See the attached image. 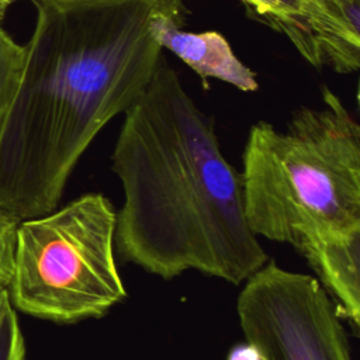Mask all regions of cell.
I'll list each match as a JSON object with an SVG mask.
<instances>
[{
    "label": "cell",
    "instance_id": "9c48e42d",
    "mask_svg": "<svg viewBox=\"0 0 360 360\" xmlns=\"http://www.w3.org/2000/svg\"><path fill=\"white\" fill-rule=\"evenodd\" d=\"M17 222L13 217L0 211V287H7L10 281Z\"/></svg>",
    "mask_w": 360,
    "mask_h": 360
},
{
    "label": "cell",
    "instance_id": "8992f818",
    "mask_svg": "<svg viewBox=\"0 0 360 360\" xmlns=\"http://www.w3.org/2000/svg\"><path fill=\"white\" fill-rule=\"evenodd\" d=\"M184 10L155 15L150 31L162 48H167L202 79L214 77L242 91L259 87L256 75L239 60L229 42L217 31L191 32L181 28Z\"/></svg>",
    "mask_w": 360,
    "mask_h": 360
},
{
    "label": "cell",
    "instance_id": "277c9868",
    "mask_svg": "<svg viewBox=\"0 0 360 360\" xmlns=\"http://www.w3.org/2000/svg\"><path fill=\"white\" fill-rule=\"evenodd\" d=\"M117 211L86 193L17 222L8 297L15 311L55 323L104 316L127 298L114 256Z\"/></svg>",
    "mask_w": 360,
    "mask_h": 360
},
{
    "label": "cell",
    "instance_id": "52a82bcc",
    "mask_svg": "<svg viewBox=\"0 0 360 360\" xmlns=\"http://www.w3.org/2000/svg\"><path fill=\"white\" fill-rule=\"evenodd\" d=\"M259 21L284 34L297 51L315 68H322L319 51L335 25L332 0L307 3L304 0H242Z\"/></svg>",
    "mask_w": 360,
    "mask_h": 360
},
{
    "label": "cell",
    "instance_id": "7c38bea8",
    "mask_svg": "<svg viewBox=\"0 0 360 360\" xmlns=\"http://www.w3.org/2000/svg\"><path fill=\"white\" fill-rule=\"evenodd\" d=\"M17 311L14 309L10 297H8V290L6 285L0 287V333L6 323L10 321L11 316H14Z\"/></svg>",
    "mask_w": 360,
    "mask_h": 360
},
{
    "label": "cell",
    "instance_id": "5b68a950",
    "mask_svg": "<svg viewBox=\"0 0 360 360\" xmlns=\"http://www.w3.org/2000/svg\"><path fill=\"white\" fill-rule=\"evenodd\" d=\"M236 314L263 360H353L343 319L319 281L274 259L245 281Z\"/></svg>",
    "mask_w": 360,
    "mask_h": 360
},
{
    "label": "cell",
    "instance_id": "8fae6325",
    "mask_svg": "<svg viewBox=\"0 0 360 360\" xmlns=\"http://www.w3.org/2000/svg\"><path fill=\"white\" fill-rule=\"evenodd\" d=\"M226 360H263V359L259 354V352L256 350V347L246 342L243 345L233 346L232 350L229 352Z\"/></svg>",
    "mask_w": 360,
    "mask_h": 360
},
{
    "label": "cell",
    "instance_id": "30bf717a",
    "mask_svg": "<svg viewBox=\"0 0 360 360\" xmlns=\"http://www.w3.org/2000/svg\"><path fill=\"white\" fill-rule=\"evenodd\" d=\"M0 360H25V343L17 314L0 333Z\"/></svg>",
    "mask_w": 360,
    "mask_h": 360
},
{
    "label": "cell",
    "instance_id": "ba28073f",
    "mask_svg": "<svg viewBox=\"0 0 360 360\" xmlns=\"http://www.w3.org/2000/svg\"><path fill=\"white\" fill-rule=\"evenodd\" d=\"M25 45L0 27V128L18 93L25 66Z\"/></svg>",
    "mask_w": 360,
    "mask_h": 360
},
{
    "label": "cell",
    "instance_id": "3957f363",
    "mask_svg": "<svg viewBox=\"0 0 360 360\" xmlns=\"http://www.w3.org/2000/svg\"><path fill=\"white\" fill-rule=\"evenodd\" d=\"M252 232L288 243L353 332L360 326V125L322 89L319 107L294 111L284 131L259 121L242 155Z\"/></svg>",
    "mask_w": 360,
    "mask_h": 360
},
{
    "label": "cell",
    "instance_id": "7a4b0ae2",
    "mask_svg": "<svg viewBox=\"0 0 360 360\" xmlns=\"http://www.w3.org/2000/svg\"><path fill=\"white\" fill-rule=\"evenodd\" d=\"M111 169L124 191L114 246L125 262L163 280L195 270L239 285L269 260L245 215L240 173L163 55L124 112Z\"/></svg>",
    "mask_w": 360,
    "mask_h": 360
},
{
    "label": "cell",
    "instance_id": "5bb4252c",
    "mask_svg": "<svg viewBox=\"0 0 360 360\" xmlns=\"http://www.w3.org/2000/svg\"><path fill=\"white\" fill-rule=\"evenodd\" d=\"M304 1H307V3H323L325 0H304Z\"/></svg>",
    "mask_w": 360,
    "mask_h": 360
},
{
    "label": "cell",
    "instance_id": "6da1fadb",
    "mask_svg": "<svg viewBox=\"0 0 360 360\" xmlns=\"http://www.w3.org/2000/svg\"><path fill=\"white\" fill-rule=\"evenodd\" d=\"M18 93L0 128V211L15 221L55 210L82 155L158 69L155 15L183 0H32Z\"/></svg>",
    "mask_w": 360,
    "mask_h": 360
},
{
    "label": "cell",
    "instance_id": "4fadbf2b",
    "mask_svg": "<svg viewBox=\"0 0 360 360\" xmlns=\"http://www.w3.org/2000/svg\"><path fill=\"white\" fill-rule=\"evenodd\" d=\"M18 0H0V21L6 17L8 8Z\"/></svg>",
    "mask_w": 360,
    "mask_h": 360
}]
</instances>
